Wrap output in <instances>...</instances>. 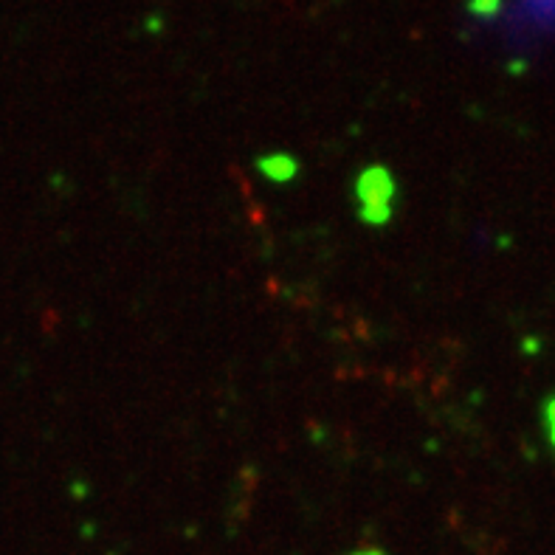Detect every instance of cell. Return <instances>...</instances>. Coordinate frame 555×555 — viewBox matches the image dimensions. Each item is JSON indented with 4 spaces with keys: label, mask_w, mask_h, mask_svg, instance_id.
Wrapping results in <instances>:
<instances>
[{
    "label": "cell",
    "mask_w": 555,
    "mask_h": 555,
    "mask_svg": "<svg viewBox=\"0 0 555 555\" xmlns=\"http://www.w3.org/2000/svg\"><path fill=\"white\" fill-rule=\"evenodd\" d=\"M361 201H364L367 218L372 220L387 218L389 201H392V181L387 178L383 169H375V173H367L361 178Z\"/></svg>",
    "instance_id": "6da1fadb"
},
{
    "label": "cell",
    "mask_w": 555,
    "mask_h": 555,
    "mask_svg": "<svg viewBox=\"0 0 555 555\" xmlns=\"http://www.w3.org/2000/svg\"><path fill=\"white\" fill-rule=\"evenodd\" d=\"M550 423H552V437H555V407H552V415H550Z\"/></svg>",
    "instance_id": "7a4b0ae2"
}]
</instances>
